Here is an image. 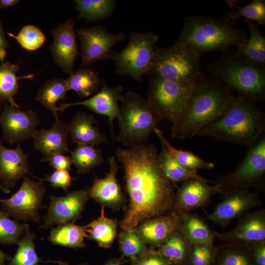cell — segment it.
I'll return each mask as SVG.
<instances>
[{"mask_svg":"<svg viewBox=\"0 0 265 265\" xmlns=\"http://www.w3.org/2000/svg\"><path fill=\"white\" fill-rule=\"evenodd\" d=\"M205 178H192L183 182L175 193L174 210L190 212L207 205L212 197L219 193L218 186L210 185Z\"/></svg>","mask_w":265,"mask_h":265,"instance_id":"18","label":"cell"},{"mask_svg":"<svg viewBox=\"0 0 265 265\" xmlns=\"http://www.w3.org/2000/svg\"><path fill=\"white\" fill-rule=\"evenodd\" d=\"M257 265H265V241L246 243Z\"/></svg>","mask_w":265,"mask_h":265,"instance_id":"47","label":"cell"},{"mask_svg":"<svg viewBox=\"0 0 265 265\" xmlns=\"http://www.w3.org/2000/svg\"><path fill=\"white\" fill-rule=\"evenodd\" d=\"M68 88L81 98L92 96L98 91L102 81L98 73L91 68H84L72 72L65 79Z\"/></svg>","mask_w":265,"mask_h":265,"instance_id":"29","label":"cell"},{"mask_svg":"<svg viewBox=\"0 0 265 265\" xmlns=\"http://www.w3.org/2000/svg\"><path fill=\"white\" fill-rule=\"evenodd\" d=\"M214 234L225 242L248 243L265 241V210L247 212L239 217L232 230L225 233L214 232Z\"/></svg>","mask_w":265,"mask_h":265,"instance_id":"20","label":"cell"},{"mask_svg":"<svg viewBox=\"0 0 265 265\" xmlns=\"http://www.w3.org/2000/svg\"><path fill=\"white\" fill-rule=\"evenodd\" d=\"M87 238L96 241L102 248H110L116 236L117 221L107 217L105 214V207L102 206L100 215L85 225Z\"/></svg>","mask_w":265,"mask_h":265,"instance_id":"28","label":"cell"},{"mask_svg":"<svg viewBox=\"0 0 265 265\" xmlns=\"http://www.w3.org/2000/svg\"><path fill=\"white\" fill-rule=\"evenodd\" d=\"M115 155L123 166L129 201L119 223L122 230L134 229L144 221L173 211L174 184L164 175L153 144L118 148Z\"/></svg>","mask_w":265,"mask_h":265,"instance_id":"1","label":"cell"},{"mask_svg":"<svg viewBox=\"0 0 265 265\" xmlns=\"http://www.w3.org/2000/svg\"><path fill=\"white\" fill-rule=\"evenodd\" d=\"M247 38L246 32L236 27L227 17L216 19L196 15L184 18L177 41L201 54L215 50L227 52L231 47L243 45Z\"/></svg>","mask_w":265,"mask_h":265,"instance_id":"4","label":"cell"},{"mask_svg":"<svg viewBox=\"0 0 265 265\" xmlns=\"http://www.w3.org/2000/svg\"><path fill=\"white\" fill-rule=\"evenodd\" d=\"M192 245L179 226L155 251L169 260L172 265H188Z\"/></svg>","mask_w":265,"mask_h":265,"instance_id":"26","label":"cell"},{"mask_svg":"<svg viewBox=\"0 0 265 265\" xmlns=\"http://www.w3.org/2000/svg\"><path fill=\"white\" fill-rule=\"evenodd\" d=\"M73 164L80 174H86L104 161L102 151L95 145L78 144L70 151Z\"/></svg>","mask_w":265,"mask_h":265,"instance_id":"35","label":"cell"},{"mask_svg":"<svg viewBox=\"0 0 265 265\" xmlns=\"http://www.w3.org/2000/svg\"><path fill=\"white\" fill-rule=\"evenodd\" d=\"M20 67L9 61L2 62L0 66V100L8 102L9 105L20 108L14 100L15 95L18 92V80L21 79H32L33 75L18 77L17 73Z\"/></svg>","mask_w":265,"mask_h":265,"instance_id":"30","label":"cell"},{"mask_svg":"<svg viewBox=\"0 0 265 265\" xmlns=\"http://www.w3.org/2000/svg\"><path fill=\"white\" fill-rule=\"evenodd\" d=\"M28 229V224H21L16 220L11 219L8 214L0 210V244H17Z\"/></svg>","mask_w":265,"mask_h":265,"instance_id":"40","label":"cell"},{"mask_svg":"<svg viewBox=\"0 0 265 265\" xmlns=\"http://www.w3.org/2000/svg\"><path fill=\"white\" fill-rule=\"evenodd\" d=\"M10 258L8 254L0 248V265H5L6 261L9 260Z\"/></svg>","mask_w":265,"mask_h":265,"instance_id":"51","label":"cell"},{"mask_svg":"<svg viewBox=\"0 0 265 265\" xmlns=\"http://www.w3.org/2000/svg\"><path fill=\"white\" fill-rule=\"evenodd\" d=\"M265 129V117L252 102L240 95L223 115L204 127L198 136L250 147Z\"/></svg>","mask_w":265,"mask_h":265,"instance_id":"3","label":"cell"},{"mask_svg":"<svg viewBox=\"0 0 265 265\" xmlns=\"http://www.w3.org/2000/svg\"><path fill=\"white\" fill-rule=\"evenodd\" d=\"M0 190L4 193H9L10 191L9 189L4 188L0 183Z\"/></svg>","mask_w":265,"mask_h":265,"instance_id":"52","label":"cell"},{"mask_svg":"<svg viewBox=\"0 0 265 265\" xmlns=\"http://www.w3.org/2000/svg\"><path fill=\"white\" fill-rule=\"evenodd\" d=\"M69 91L65 79H54L46 81L38 90L36 99L59 119L56 103L66 98Z\"/></svg>","mask_w":265,"mask_h":265,"instance_id":"33","label":"cell"},{"mask_svg":"<svg viewBox=\"0 0 265 265\" xmlns=\"http://www.w3.org/2000/svg\"><path fill=\"white\" fill-rule=\"evenodd\" d=\"M39 123L37 114L32 109L23 110L7 102L0 115L3 138L10 145L32 138Z\"/></svg>","mask_w":265,"mask_h":265,"instance_id":"13","label":"cell"},{"mask_svg":"<svg viewBox=\"0 0 265 265\" xmlns=\"http://www.w3.org/2000/svg\"><path fill=\"white\" fill-rule=\"evenodd\" d=\"M97 122L92 114L84 112L77 113L67 124L68 132L73 142L77 145L95 146L106 143L108 142L106 136L94 126Z\"/></svg>","mask_w":265,"mask_h":265,"instance_id":"24","label":"cell"},{"mask_svg":"<svg viewBox=\"0 0 265 265\" xmlns=\"http://www.w3.org/2000/svg\"><path fill=\"white\" fill-rule=\"evenodd\" d=\"M19 0H0V8L4 9L15 6L19 2Z\"/></svg>","mask_w":265,"mask_h":265,"instance_id":"49","label":"cell"},{"mask_svg":"<svg viewBox=\"0 0 265 265\" xmlns=\"http://www.w3.org/2000/svg\"><path fill=\"white\" fill-rule=\"evenodd\" d=\"M131 265H172L171 262L158 254L155 250H149L145 255L132 260Z\"/></svg>","mask_w":265,"mask_h":265,"instance_id":"45","label":"cell"},{"mask_svg":"<svg viewBox=\"0 0 265 265\" xmlns=\"http://www.w3.org/2000/svg\"><path fill=\"white\" fill-rule=\"evenodd\" d=\"M158 36L152 31H134L130 34L126 47L120 53H114L111 60L115 64V73L141 81L149 70L154 45Z\"/></svg>","mask_w":265,"mask_h":265,"instance_id":"8","label":"cell"},{"mask_svg":"<svg viewBox=\"0 0 265 265\" xmlns=\"http://www.w3.org/2000/svg\"><path fill=\"white\" fill-rule=\"evenodd\" d=\"M87 236L85 226L68 223L53 228L49 240L55 245L73 248H82L85 246L84 240Z\"/></svg>","mask_w":265,"mask_h":265,"instance_id":"31","label":"cell"},{"mask_svg":"<svg viewBox=\"0 0 265 265\" xmlns=\"http://www.w3.org/2000/svg\"><path fill=\"white\" fill-rule=\"evenodd\" d=\"M235 11H232L226 17L235 25L236 21L240 17L246 20H252L257 22L259 26L265 24V1L263 0H253L247 5L237 7Z\"/></svg>","mask_w":265,"mask_h":265,"instance_id":"42","label":"cell"},{"mask_svg":"<svg viewBox=\"0 0 265 265\" xmlns=\"http://www.w3.org/2000/svg\"><path fill=\"white\" fill-rule=\"evenodd\" d=\"M120 102L117 140L125 148L147 143L161 121L148 99L137 92L129 91L123 95Z\"/></svg>","mask_w":265,"mask_h":265,"instance_id":"6","label":"cell"},{"mask_svg":"<svg viewBox=\"0 0 265 265\" xmlns=\"http://www.w3.org/2000/svg\"><path fill=\"white\" fill-rule=\"evenodd\" d=\"M193 87L163 78H150L147 99L161 121L173 124L180 116Z\"/></svg>","mask_w":265,"mask_h":265,"instance_id":"9","label":"cell"},{"mask_svg":"<svg viewBox=\"0 0 265 265\" xmlns=\"http://www.w3.org/2000/svg\"><path fill=\"white\" fill-rule=\"evenodd\" d=\"M47 161L49 162L50 165L55 170L68 171L71 170L73 164L72 158L62 154L53 155L48 159Z\"/></svg>","mask_w":265,"mask_h":265,"instance_id":"46","label":"cell"},{"mask_svg":"<svg viewBox=\"0 0 265 265\" xmlns=\"http://www.w3.org/2000/svg\"><path fill=\"white\" fill-rule=\"evenodd\" d=\"M34 234L29 229L24 233L17 245V251L9 260L8 265H38L41 261L35 251Z\"/></svg>","mask_w":265,"mask_h":265,"instance_id":"39","label":"cell"},{"mask_svg":"<svg viewBox=\"0 0 265 265\" xmlns=\"http://www.w3.org/2000/svg\"></svg>","mask_w":265,"mask_h":265,"instance_id":"53","label":"cell"},{"mask_svg":"<svg viewBox=\"0 0 265 265\" xmlns=\"http://www.w3.org/2000/svg\"><path fill=\"white\" fill-rule=\"evenodd\" d=\"M118 239L122 256L131 260L145 255L150 250L135 229L122 230Z\"/></svg>","mask_w":265,"mask_h":265,"instance_id":"38","label":"cell"},{"mask_svg":"<svg viewBox=\"0 0 265 265\" xmlns=\"http://www.w3.org/2000/svg\"><path fill=\"white\" fill-rule=\"evenodd\" d=\"M46 193L43 180L26 176L19 189L9 198L0 199L2 211L15 220L40 222L39 210Z\"/></svg>","mask_w":265,"mask_h":265,"instance_id":"11","label":"cell"},{"mask_svg":"<svg viewBox=\"0 0 265 265\" xmlns=\"http://www.w3.org/2000/svg\"><path fill=\"white\" fill-rule=\"evenodd\" d=\"M179 219V228L192 244L213 245L214 231L196 213L173 211Z\"/></svg>","mask_w":265,"mask_h":265,"instance_id":"25","label":"cell"},{"mask_svg":"<svg viewBox=\"0 0 265 265\" xmlns=\"http://www.w3.org/2000/svg\"><path fill=\"white\" fill-rule=\"evenodd\" d=\"M76 34L80 43L81 66L111 59L113 47L126 39L125 33H112L101 26L80 28L76 30Z\"/></svg>","mask_w":265,"mask_h":265,"instance_id":"12","label":"cell"},{"mask_svg":"<svg viewBox=\"0 0 265 265\" xmlns=\"http://www.w3.org/2000/svg\"><path fill=\"white\" fill-rule=\"evenodd\" d=\"M211 265H257L246 243L225 242L215 246Z\"/></svg>","mask_w":265,"mask_h":265,"instance_id":"27","label":"cell"},{"mask_svg":"<svg viewBox=\"0 0 265 265\" xmlns=\"http://www.w3.org/2000/svg\"><path fill=\"white\" fill-rule=\"evenodd\" d=\"M249 35L246 43L238 48L236 53L258 63H265V36L259 26L250 21H245Z\"/></svg>","mask_w":265,"mask_h":265,"instance_id":"34","label":"cell"},{"mask_svg":"<svg viewBox=\"0 0 265 265\" xmlns=\"http://www.w3.org/2000/svg\"><path fill=\"white\" fill-rule=\"evenodd\" d=\"M154 133L159 137L162 146L168 155L182 166L191 170H212L214 164L200 158L193 153L188 151L178 149L173 147L164 136L162 132L157 128Z\"/></svg>","mask_w":265,"mask_h":265,"instance_id":"32","label":"cell"},{"mask_svg":"<svg viewBox=\"0 0 265 265\" xmlns=\"http://www.w3.org/2000/svg\"><path fill=\"white\" fill-rule=\"evenodd\" d=\"M158 160L164 175L173 184L192 178L204 179L198 174L197 170L186 168L178 163L168 155L162 146L158 154Z\"/></svg>","mask_w":265,"mask_h":265,"instance_id":"37","label":"cell"},{"mask_svg":"<svg viewBox=\"0 0 265 265\" xmlns=\"http://www.w3.org/2000/svg\"><path fill=\"white\" fill-rule=\"evenodd\" d=\"M222 196V200L213 212L207 215L209 220L222 226L239 217L251 209L263 205L259 193L252 192L249 189L230 192Z\"/></svg>","mask_w":265,"mask_h":265,"instance_id":"15","label":"cell"},{"mask_svg":"<svg viewBox=\"0 0 265 265\" xmlns=\"http://www.w3.org/2000/svg\"><path fill=\"white\" fill-rule=\"evenodd\" d=\"M45 180L55 188H61L67 193L71 186L72 178L68 171L55 170L50 175H46Z\"/></svg>","mask_w":265,"mask_h":265,"instance_id":"44","label":"cell"},{"mask_svg":"<svg viewBox=\"0 0 265 265\" xmlns=\"http://www.w3.org/2000/svg\"><path fill=\"white\" fill-rule=\"evenodd\" d=\"M28 154L24 152L19 143L14 149L5 147L0 138V181L9 189L26 174H30Z\"/></svg>","mask_w":265,"mask_h":265,"instance_id":"21","label":"cell"},{"mask_svg":"<svg viewBox=\"0 0 265 265\" xmlns=\"http://www.w3.org/2000/svg\"><path fill=\"white\" fill-rule=\"evenodd\" d=\"M122 258H112L108 261L104 265H122L124 263Z\"/></svg>","mask_w":265,"mask_h":265,"instance_id":"50","label":"cell"},{"mask_svg":"<svg viewBox=\"0 0 265 265\" xmlns=\"http://www.w3.org/2000/svg\"><path fill=\"white\" fill-rule=\"evenodd\" d=\"M69 132L67 124L56 120L49 129L37 130L32 137L35 149L42 156L41 161H47L49 158L57 154H64L70 151L68 147Z\"/></svg>","mask_w":265,"mask_h":265,"instance_id":"23","label":"cell"},{"mask_svg":"<svg viewBox=\"0 0 265 265\" xmlns=\"http://www.w3.org/2000/svg\"><path fill=\"white\" fill-rule=\"evenodd\" d=\"M48 212L40 228L48 229L55 224L74 223L80 218L90 198L88 189L73 191L64 196H50Z\"/></svg>","mask_w":265,"mask_h":265,"instance_id":"14","label":"cell"},{"mask_svg":"<svg viewBox=\"0 0 265 265\" xmlns=\"http://www.w3.org/2000/svg\"><path fill=\"white\" fill-rule=\"evenodd\" d=\"M188 265H211L215 246L205 244H192Z\"/></svg>","mask_w":265,"mask_h":265,"instance_id":"43","label":"cell"},{"mask_svg":"<svg viewBox=\"0 0 265 265\" xmlns=\"http://www.w3.org/2000/svg\"><path fill=\"white\" fill-rule=\"evenodd\" d=\"M237 97L220 81L204 76L194 85L179 119L171 127V136L185 139L197 136L201 130L232 106Z\"/></svg>","mask_w":265,"mask_h":265,"instance_id":"2","label":"cell"},{"mask_svg":"<svg viewBox=\"0 0 265 265\" xmlns=\"http://www.w3.org/2000/svg\"><path fill=\"white\" fill-rule=\"evenodd\" d=\"M9 47V42L4 31L3 25L0 19V61L4 62L6 56V49Z\"/></svg>","mask_w":265,"mask_h":265,"instance_id":"48","label":"cell"},{"mask_svg":"<svg viewBox=\"0 0 265 265\" xmlns=\"http://www.w3.org/2000/svg\"><path fill=\"white\" fill-rule=\"evenodd\" d=\"M74 22L69 19L51 30L53 43L50 52L57 66L66 74L73 72L75 61L78 54L77 34Z\"/></svg>","mask_w":265,"mask_h":265,"instance_id":"17","label":"cell"},{"mask_svg":"<svg viewBox=\"0 0 265 265\" xmlns=\"http://www.w3.org/2000/svg\"><path fill=\"white\" fill-rule=\"evenodd\" d=\"M249 149L244 159L231 173L219 176L214 184L222 196L234 191L249 189L263 180L265 174V137Z\"/></svg>","mask_w":265,"mask_h":265,"instance_id":"10","label":"cell"},{"mask_svg":"<svg viewBox=\"0 0 265 265\" xmlns=\"http://www.w3.org/2000/svg\"><path fill=\"white\" fill-rule=\"evenodd\" d=\"M224 53L207 66L213 78L251 102L262 99L265 92V64L236 52Z\"/></svg>","mask_w":265,"mask_h":265,"instance_id":"5","label":"cell"},{"mask_svg":"<svg viewBox=\"0 0 265 265\" xmlns=\"http://www.w3.org/2000/svg\"><path fill=\"white\" fill-rule=\"evenodd\" d=\"M179 226V217L174 211L140 223L135 230L150 250L161 246Z\"/></svg>","mask_w":265,"mask_h":265,"instance_id":"22","label":"cell"},{"mask_svg":"<svg viewBox=\"0 0 265 265\" xmlns=\"http://www.w3.org/2000/svg\"><path fill=\"white\" fill-rule=\"evenodd\" d=\"M79 19L87 22L97 21L111 15L116 4L114 0H75Z\"/></svg>","mask_w":265,"mask_h":265,"instance_id":"36","label":"cell"},{"mask_svg":"<svg viewBox=\"0 0 265 265\" xmlns=\"http://www.w3.org/2000/svg\"><path fill=\"white\" fill-rule=\"evenodd\" d=\"M7 34L14 38L20 46L28 51H35L41 48L46 41V36L37 26L27 25L24 26L16 35L11 32Z\"/></svg>","mask_w":265,"mask_h":265,"instance_id":"41","label":"cell"},{"mask_svg":"<svg viewBox=\"0 0 265 265\" xmlns=\"http://www.w3.org/2000/svg\"><path fill=\"white\" fill-rule=\"evenodd\" d=\"M200 57L201 54L177 40L167 47H155L146 76L194 85L205 76Z\"/></svg>","mask_w":265,"mask_h":265,"instance_id":"7","label":"cell"},{"mask_svg":"<svg viewBox=\"0 0 265 265\" xmlns=\"http://www.w3.org/2000/svg\"><path fill=\"white\" fill-rule=\"evenodd\" d=\"M109 171L104 178H95L88 189L89 198L103 207L117 210L122 207L125 198L118 182L117 174L119 166L115 157H108Z\"/></svg>","mask_w":265,"mask_h":265,"instance_id":"19","label":"cell"},{"mask_svg":"<svg viewBox=\"0 0 265 265\" xmlns=\"http://www.w3.org/2000/svg\"><path fill=\"white\" fill-rule=\"evenodd\" d=\"M124 90V87L121 85L110 86L103 80L101 90L88 99L80 102L61 104L58 106L57 110L62 112L71 106H82L98 114L106 116L107 117L114 137L113 122L119 116V103L123 98Z\"/></svg>","mask_w":265,"mask_h":265,"instance_id":"16","label":"cell"}]
</instances>
